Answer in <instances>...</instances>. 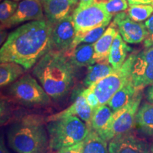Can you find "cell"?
I'll return each instance as SVG.
<instances>
[{
	"label": "cell",
	"mask_w": 153,
	"mask_h": 153,
	"mask_svg": "<svg viewBox=\"0 0 153 153\" xmlns=\"http://www.w3.org/2000/svg\"><path fill=\"white\" fill-rule=\"evenodd\" d=\"M137 53L133 51L120 68L89 87L97 95L100 105L108 104L113 96L129 82L132 67Z\"/></svg>",
	"instance_id": "8992f818"
},
{
	"label": "cell",
	"mask_w": 153,
	"mask_h": 153,
	"mask_svg": "<svg viewBox=\"0 0 153 153\" xmlns=\"http://www.w3.org/2000/svg\"><path fill=\"white\" fill-rule=\"evenodd\" d=\"M131 4H149L153 6V0H128Z\"/></svg>",
	"instance_id": "d6a6232c"
},
{
	"label": "cell",
	"mask_w": 153,
	"mask_h": 153,
	"mask_svg": "<svg viewBox=\"0 0 153 153\" xmlns=\"http://www.w3.org/2000/svg\"><path fill=\"white\" fill-rule=\"evenodd\" d=\"M130 81L143 90L153 84V46L137 53L132 67Z\"/></svg>",
	"instance_id": "9c48e42d"
},
{
	"label": "cell",
	"mask_w": 153,
	"mask_h": 153,
	"mask_svg": "<svg viewBox=\"0 0 153 153\" xmlns=\"http://www.w3.org/2000/svg\"><path fill=\"white\" fill-rule=\"evenodd\" d=\"M79 0H41L45 18L56 24L73 13Z\"/></svg>",
	"instance_id": "5bb4252c"
},
{
	"label": "cell",
	"mask_w": 153,
	"mask_h": 153,
	"mask_svg": "<svg viewBox=\"0 0 153 153\" xmlns=\"http://www.w3.org/2000/svg\"><path fill=\"white\" fill-rule=\"evenodd\" d=\"M72 15L53 24L52 43L53 50L68 53L76 36Z\"/></svg>",
	"instance_id": "7c38bea8"
},
{
	"label": "cell",
	"mask_w": 153,
	"mask_h": 153,
	"mask_svg": "<svg viewBox=\"0 0 153 153\" xmlns=\"http://www.w3.org/2000/svg\"><path fill=\"white\" fill-rule=\"evenodd\" d=\"M115 69L108 62V60L95 63L93 65L89 66L87 75L83 82L84 85L87 88L91 87L99 80L109 75Z\"/></svg>",
	"instance_id": "44dd1931"
},
{
	"label": "cell",
	"mask_w": 153,
	"mask_h": 153,
	"mask_svg": "<svg viewBox=\"0 0 153 153\" xmlns=\"http://www.w3.org/2000/svg\"><path fill=\"white\" fill-rule=\"evenodd\" d=\"M95 2V0H79L78 7L80 8H85V7H89Z\"/></svg>",
	"instance_id": "836d02e7"
},
{
	"label": "cell",
	"mask_w": 153,
	"mask_h": 153,
	"mask_svg": "<svg viewBox=\"0 0 153 153\" xmlns=\"http://www.w3.org/2000/svg\"><path fill=\"white\" fill-rule=\"evenodd\" d=\"M49 147L53 151L85 141L90 128L77 116H69L48 122Z\"/></svg>",
	"instance_id": "277c9868"
},
{
	"label": "cell",
	"mask_w": 153,
	"mask_h": 153,
	"mask_svg": "<svg viewBox=\"0 0 153 153\" xmlns=\"http://www.w3.org/2000/svg\"><path fill=\"white\" fill-rule=\"evenodd\" d=\"M0 153H9L2 137H1V142H0Z\"/></svg>",
	"instance_id": "e575fe53"
},
{
	"label": "cell",
	"mask_w": 153,
	"mask_h": 153,
	"mask_svg": "<svg viewBox=\"0 0 153 153\" xmlns=\"http://www.w3.org/2000/svg\"><path fill=\"white\" fill-rule=\"evenodd\" d=\"M75 68L66 53L51 50L36 63L32 72L51 98L58 100L73 86Z\"/></svg>",
	"instance_id": "7a4b0ae2"
},
{
	"label": "cell",
	"mask_w": 153,
	"mask_h": 153,
	"mask_svg": "<svg viewBox=\"0 0 153 153\" xmlns=\"http://www.w3.org/2000/svg\"><path fill=\"white\" fill-rule=\"evenodd\" d=\"M107 26H108L104 25V26H100V27L89 30L87 32H85V33H76L75 38H74V40L72 44L71 48H70V50L69 52L72 51L77 45H79V44L95 43L103 36V34L104 33L105 30H106V28Z\"/></svg>",
	"instance_id": "d4e9b609"
},
{
	"label": "cell",
	"mask_w": 153,
	"mask_h": 153,
	"mask_svg": "<svg viewBox=\"0 0 153 153\" xmlns=\"http://www.w3.org/2000/svg\"><path fill=\"white\" fill-rule=\"evenodd\" d=\"M118 33L116 26L111 22L106 28L103 36L94 43V57L96 62H101L108 60V57L114 38Z\"/></svg>",
	"instance_id": "2e32d148"
},
{
	"label": "cell",
	"mask_w": 153,
	"mask_h": 153,
	"mask_svg": "<svg viewBox=\"0 0 153 153\" xmlns=\"http://www.w3.org/2000/svg\"><path fill=\"white\" fill-rule=\"evenodd\" d=\"M133 51V48L127 45L120 33L114 38L108 57V62L115 70L120 68L128 58V53Z\"/></svg>",
	"instance_id": "ac0fdd59"
},
{
	"label": "cell",
	"mask_w": 153,
	"mask_h": 153,
	"mask_svg": "<svg viewBox=\"0 0 153 153\" xmlns=\"http://www.w3.org/2000/svg\"><path fill=\"white\" fill-rule=\"evenodd\" d=\"M135 126L141 133L153 137V104L145 102L139 108Z\"/></svg>",
	"instance_id": "ffe728a7"
},
{
	"label": "cell",
	"mask_w": 153,
	"mask_h": 153,
	"mask_svg": "<svg viewBox=\"0 0 153 153\" xmlns=\"http://www.w3.org/2000/svg\"><path fill=\"white\" fill-rule=\"evenodd\" d=\"M13 1H21V0H13Z\"/></svg>",
	"instance_id": "8d00e7d4"
},
{
	"label": "cell",
	"mask_w": 153,
	"mask_h": 153,
	"mask_svg": "<svg viewBox=\"0 0 153 153\" xmlns=\"http://www.w3.org/2000/svg\"><path fill=\"white\" fill-rule=\"evenodd\" d=\"M140 91L141 90L134 87L129 80L123 87L113 96L107 105L110 107L113 112L117 111L133 100Z\"/></svg>",
	"instance_id": "d6986e66"
},
{
	"label": "cell",
	"mask_w": 153,
	"mask_h": 153,
	"mask_svg": "<svg viewBox=\"0 0 153 153\" xmlns=\"http://www.w3.org/2000/svg\"><path fill=\"white\" fill-rule=\"evenodd\" d=\"M18 4L13 0H4L0 4L1 25L5 24L11 18L18 8Z\"/></svg>",
	"instance_id": "4316f807"
},
{
	"label": "cell",
	"mask_w": 153,
	"mask_h": 153,
	"mask_svg": "<svg viewBox=\"0 0 153 153\" xmlns=\"http://www.w3.org/2000/svg\"><path fill=\"white\" fill-rule=\"evenodd\" d=\"M112 23L118 28V33L126 43L135 44L144 41L146 36L145 24L134 22L128 13L122 11L115 15Z\"/></svg>",
	"instance_id": "30bf717a"
},
{
	"label": "cell",
	"mask_w": 153,
	"mask_h": 153,
	"mask_svg": "<svg viewBox=\"0 0 153 153\" xmlns=\"http://www.w3.org/2000/svg\"><path fill=\"white\" fill-rule=\"evenodd\" d=\"M108 148V153H151L148 143L131 133L112 139Z\"/></svg>",
	"instance_id": "4fadbf2b"
},
{
	"label": "cell",
	"mask_w": 153,
	"mask_h": 153,
	"mask_svg": "<svg viewBox=\"0 0 153 153\" xmlns=\"http://www.w3.org/2000/svg\"><path fill=\"white\" fill-rule=\"evenodd\" d=\"M143 99V90L133 100L117 111L114 112L104 133L99 136L107 143L112 139L131 133L136 122V115Z\"/></svg>",
	"instance_id": "52a82bcc"
},
{
	"label": "cell",
	"mask_w": 153,
	"mask_h": 153,
	"mask_svg": "<svg viewBox=\"0 0 153 153\" xmlns=\"http://www.w3.org/2000/svg\"><path fill=\"white\" fill-rule=\"evenodd\" d=\"M82 153H108V144L98 133L90 129L85 140Z\"/></svg>",
	"instance_id": "cb8c5ba5"
},
{
	"label": "cell",
	"mask_w": 153,
	"mask_h": 153,
	"mask_svg": "<svg viewBox=\"0 0 153 153\" xmlns=\"http://www.w3.org/2000/svg\"><path fill=\"white\" fill-rule=\"evenodd\" d=\"M43 9L41 0H22L14 14L1 27L9 28L24 22L41 20L44 18Z\"/></svg>",
	"instance_id": "8fae6325"
},
{
	"label": "cell",
	"mask_w": 153,
	"mask_h": 153,
	"mask_svg": "<svg viewBox=\"0 0 153 153\" xmlns=\"http://www.w3.org/2000/svg\"><path fill=\"white\" fill-rule=\"evenodd\" d=\"M84 143H85V141L72 145V146L61 148L56 151L55 153H82L84 148Z\"/></svg>",
	"instance_id": "4dcf8cb0"
},
{
	"label": "cell",
	"mask_w": 153,
	"mask_h": 153,
	"mask_svg": "<svg viewBox=\"0 0 153 153\" xmlns=\"http://www.w3.org/2000/svg\"><path fill=\"white\" fill-rule=\"evenodd\" d=\"M45 121L40 115L31 114L13 123L7 132L11 148L17 153H48L49 137Z\"/></svg>",
	"instance_id": "3957f363"
},
{
	"label": "cell",
	"mask_w": 153,
	"mask_h": 153,
	"mask_svg": "<svg viewBox=\"0 0 153 153\" xmlns=\"http://www.w3.org/2000/svg\"><path fill=\"white\" fill-rule=\"evenodd\" d=\"M150 150H151V153H153V143L150 146Z\"/></svg>",
	"instance_id": "d590c367"
},
{
	"label": "cell",
	"mask_w": 153,
	"mask_h": 153,
	"mask_svg": "<svg viewBox=\"0 0 153 153\" xmlns=\"http://www.w3.org/2000/svg\"><path fill=\"white\" fill-rule=\"evenodd\" d=\"M7 93L26 106H44L51 102V97L43 87L29 74H25L10 85Z\"/></svg>",
	"instance_id": "5b68a950"
},
{
	"label": "cell",
	"mask_w": 153,
	"mask_h": 153,
	"mask_svg": "<svg viewBox=\"0 0 153 153\" xmlns=\"http://www.w3.org/2000/svg\"><path fill=\"white\" fill-rule=\"evenodd\" d=\"M22 65L13 62H1L0 65V85L1 87L11 85L25 72Z\"/></svg>",
	"instance_id": "603a6c76"
},
{
	"label": "cell",
	"mask_w": 153,
	"mask_h": 153,
	"mask_svg": "<svg viewBox=\"0 0 153 153\" xmlns=\"http://www.w3.org/2000/svg\"><path fill=\"white\" fill-rule=\"evenodd\" d=\"M146 36L143 41L145 48L153 46V15H152L145 23Z\"/></svg>",
	"instance_id": "f1b7e54d"
},
{
	"label": "cell",
	"mask_w": 153,
	"mask_h": 153,
	"mask_svg": "<svg viewBox=\"0 0 153 153\" xmlns=\"http://www.w3.org/2000/svg\"><path fill=\"white\" fill-rule=\"evenodd\" d=\"M104 4L107 11L112 16L124 11L128 8V0H106Z\"/></svg>",
	"instance_id": "83f0119b"
},
{
	"label": "cell",
	"mask_w": 153,
	"mask_h": 153,
	"mask_svg": "<svg viewBox=\"0 0 153 153\" xmlns=\"http://www.w3.org/2000/svg\"><path fill=\"white\" fill-rule=\"evenodd\" d=\"M81 93L85 97L87 104L91 106V108L93 110H94L95 108H97V107L100 106V103H99V101L98 98H97V95L91 90V88L88 87L87 89H84Z\"/></svg>",
	"instance_id": "f546056e"
},
{
	"label": "cell",
	"mask_w": 153,
	"mask_h": 153,
	"mask_svg": "<svg viewBox=\"0 0 153 153\" xmlns=\"http://www.w3.org/2000/svg\"><path fill=\"white\" fill-rule=\"evenodd\" d=\"M53 24L43 18L26 23L8 36L0 50L1 62H13L29 70L51 50Z\"/></svg>",
	"instance_id": "6da1fadb"
},
{
	"label": "cell",
	"mask_w": 153,
	"mask_h": 153,
	"mask_svg": "<svg viewBox=\"0 0 153 153\" xmlns=\"http://www.w3.org/2000/svg\"><path fill=\"white\" fill-rule=\"evenodd\" d=\"M113 114L114 112L108 105H100L94 110L90 128L101 135L108 126Z\"/></svg>",
	"instance_id": "7402d4cb"
},
{
	"label": "cell",
	"mask_w": 153,
	"mask_h": 153,
	"mask_svg": "<svg viewBox=\"0 0 153 153\" xmlns=\"http://www.w3.org/2000/svg\"><path fill=\"white\" fill-rule=\"evenodd\" d=\"M128 15L132 20L142 22L148 20L153 13V6L149 4H131L128 9Z\"/></svg>",
	"instance_id": "484cf974"
},
{
	"label": "cell",
	"mask_w": 153,
	"mask_h": 153,
	"mask_svg": "<svg viewBox=\"0 0 153 153\" xmlns=\"http://www.w3.org/2000/svg\"><path fill=\"white\" fill-rule=\"evenodd\" d=\"M94 110L87 104L85 97L80 93L70 106L62 111L57 114H53L48 116L45 119V122L52 121V120L60 119L62 118L69 117V116H77L80 119L83 120L87 125L90 128V122L92 117Z\"/></svg>",
	"instance_id": "9a60e30c"
},
{
	"label": "cell",
	"mask_w": 153,
	"mask_h": 153,
	"mask_svg": "<svg viewBox=\"0 0 153 153\" xmlns=\"http://www.w3.org/2000/svg\"><path fill=\"white\" fill-rule=\"evenodd\" d=\"M76 33H85L110 24L112 15L108 12L104 3L94 2L85 8L76 7L72 14Z\"/></svg>",
	"instance_id": "ba28073f"
},
{
	"label": "cell",
	"mask_w": 153,
	"mask_h": 153,
	"mask_svg": "<svg viewBox=\"0 0 153 153\" xmlns=\"http://www.w3.org/2000/svg\"><path fill=\"white\" fill-rule=\"evenodd\" d=\"M145 97L149 103L153 104V84L147 88L145 91Z\"/></svg>",
	"instance_id": "1f68e13d"
},
{
	"label": "cell",
	"mask_w": 153,
	"mask_h": 153,
	"mask_svg": "<svg viewBox=\"0 0 153 153\" xmlns=\"http://www.w3.org/2000/svg\"><path fill=\"white\" fill-rule=\"evenodd\" d=\"M72 65L76 68L89 67L97 63L94 44L82 43L69 53H66Z\"/></svg>",
	"instance_id": "e0dca14e"
}]
</instances>
